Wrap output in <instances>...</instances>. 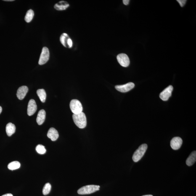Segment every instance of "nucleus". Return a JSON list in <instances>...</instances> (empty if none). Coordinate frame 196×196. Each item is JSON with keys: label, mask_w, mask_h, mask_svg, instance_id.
I'll list each match as a JSON object with an SVG mask.
<instances>
[{"label": "nucleus", "mask_w": 196, "mask_h": 196, "mask_svg": "<svg viewBox=\"0 0 196 196\" xmlns=\"http://www.w3.org/2000/svg\"><path fill=\"white\" fill-rule=\"evenodd\" d=\"M47 136L49 139L53 141L57 140L59 136V133L57 130L54 128H49L48 131Z\"/></svg>", "instance_id": "12"}, {"label": "nucleus", "mask_w": 196, "mask_h": 196, "mask_svg": "<svg viewBox=\"0 0 196 196\" xmlns=\"http://www.w3.org/2000/svg\"><path fill=\"white\" fill-rule=\"evenodd\" d=\"M70 107L73 114H79L83 111V106L81 103L78 99H74L71 101L70 103Z\"/></svg>", "instance_id": "4"}, {"label": "nucleus", "mask_w": 196, "mask_h": 196, "mask_svg": "<svg viewBox=\"0 0 196 196\" xmlns=\"http://www.w3.org/2000/svg\"><path fill=\"white\" fill-rule=\"evenodd\" d=\"M49 49L46 47H43L38 61V64L40 65H42L46 64L49 60Z\"/></svg>", "instance_id": "5"}, {"label": "nucleus", "mask_w": 196, "mask_h": 196, "mask_svg": "<svg viewBox=\"0 0 196 196\" xmlns=\"http://www.w3.org/2000/svg\"><path fill=\"white\" fill-rule=\"evenodd\" d=\"M37 152L41 155H43L46 153V150L44 146L41 144H38L36 148Z\"/></svg>", "instance_id": "22"}, {"label": "nucleus", "mask_w": 196, "mask_h": 196, "mask_svg": "<svg viewBox=\"0 0 196 196\" xmlns=\"http://www.w3.org/2000/svg\"><path fill=\"white\" fill-rule=\"evenodd\" d=\"M177 1L179 3L181 7H184L185 4L187 1L186 0H177Z\"/></svg>", "instance_id": "23"}, {"label": "nucleus", "mask_w": 196, "mask_h": 196, "mask_svg": "<svg viewBox=\"0 0 196 196\" xmlns=\"http://www.w3.org/2000/svg\"><path fill=\"white\" fill-rule=\"evenodd\" d=\"M70 38L68 34L66 33H63L61 35L60 37V41L62 45L65 47H68L67 44V41L68 38Z\"/></svg>", "instance_id": "19"}, {"label": "nucleus", "mask_w": 196, "mask_h": 196, "mask_svg": "<svg viewBox=\"0 0 196 196\" xmlns=\"http://www.w3.org/2000/svg\"><path fill=\"white\" fill-rule=\"evenodd\" d=\"M37 109L36 102L34 99H31L28 102L27 108V114L29 116H31L36 112Z\"/></svg>", "instance_id": "10"}, {"label": "nucleus", "mask_w": 196, "mask_h": 196, "mask_svg": "<svg viewBox=\"0 0 196 196\" xmlns=\"http://www.w3.org/2000/svg\"><path fill=\"white\" fill-rule=\"evenodd\" d=\"M130 1L129 0H123V4L125 5H128L129 4Z\"/></svg>", "instance_id": "25"}, {"label": "nucleus", "mask_w": 196, "mask_h": 196, "mask_svg": "<svg viewBox=\"0 0 196 196\" xmlns=\"http://www.w3.org/2000/svg\"><path fill=\"white\" fill-rule=\"evenodd\" d=\"M142 196H153L151 195H143Z\"/></svg>", "instance_id": "29"}, {"label": "nucleus", "mask_w": 196, "mask_h": 196, "mask_svg": "<svg viewBox=\"0 0 196 196\" xmlns=\"http://www.w3.org/2000/svg\"><path fill=\"white\" fill-rule=\"evenodd\" d=\"M37 94L39 97L40 100L42 102H45L46 98V94L44 89H38L37 91Z\"/></svg>", "instance_id": "17"}, {"label": "nucleus", "mask_w": 196, "mask_h": 196, "mask_svg": "<svg viewBox=\"0 0 196 196\" xmlns=\"http://www.w3.org/2000/svg\"><path fill=\"white\" fill-rule=\"evenodd\" d=\"M100 186L95 185H89L80 188L78 191V193L80 195L89 194L99 190Z\"/></svg>", "instance_id": "2"}, {"label": "nucleus", "mask_w": 196, "mask_h": 196, "mask_svg": "<svg viewBox=\"0 0 196 196\" xmlns=\"http://www.w3.org/2000/svg\"><path fill=\"white\" fill-rule=\"evenodd\" d=\"M73 119L75 125L78 128H83L86 126V118L84 113L82 112L78 114H73Z\"/></svg>", "instance_id": "1"}, {"label": "nucleus", "mask_w": 196, "mask_h": 196, "mask_svg": "<svg viewBox=\"0 0 196 196\" xmlns=\"http://www.w3.org/2000/svg\"><path fill=\"white\" fill-rule=\"evenodd\" d=\"M1 196H13L12 194H7Z\"/></svg>", "instance_id": "26"}, {"label": "nucleus", "mask_w": 196, "mask_h": 196, "mask_svg": "<svg viewBox=\"0 0 196 196\" xmlns=\"http://www.w3.org/2000/svg\"><path fill=\"white\" fill-rule=\"evenodd\" d=\"M34 13L33 11L31 9L27 11L25 17V20L27 23H30L33 20L34 17Z\"/></svg>", "instance_id": "18"}, {"label": "nucleus", "mask_w": 196, "mask_h": 196, "mask_svg": "<svg viewBox=\"0 0 196 196\" xmlns=\"http://www.w3.org/2000/svg\"><path fill=\"white\" fill-rule=\"evenodd\" d=\"M4 1H14V0H4Z\"/></svg>", "instance_id": "28"}, {"label": "nucleus", "mask_w": 196, "mask_h": 196, "mask_svg": "<svg viewBox=\"0 0 196 196\" xmlns=\"http://www.w3.org/2000/svg\"><path fill=\"white\" fill-rule=\"evenodd\" d=\"M70 5L66 1H59L57 4L54 6V9L57 10L62 11L65 10L69 7Z\"/></svg>", "instance_id": "14"}, {"label": "nucleus", "mask_w": 196, "mask_h": 196, "mask_svg": "<svg viewBox=\"0 0 196 196\" xmlns=\"http://www.w3.org/2000/svg\"><path fill=\"white\" fill-rule=\"evenodd\" d=\"M2 109L1 106H0V114L1 113V112H2Z\"/></svg>", "instance_id": "27"}, {"label": "nucleus", "mask_w": 196, "mask_h": 196, "mask_svg": "<svg viewBox=\"0 0 196 196\" xmlns=\"http://www.w3.org/2000/svg\"><path fill=\"white\" fill-rule=\"evenodd\" d=\"M46 113L43 110H40L38 112L36 118V122L38 125H41L44 122L46 118Z\"/></svg>", "instance_id": "13"}, {"label": "nucleus", "mask_w": 196, "mask_h": 196, "mask_svg": "<svg viewBox=\"0 0 196 196\" xmlns=\"http://www.w3.org/2000/svg\"><path fill=\"white\" fill-rule=\"evenodd\" d=\"M117 59L119 63L123 67L128 66L130 64L129 58L127 54H120L117 56Z\"/></svg>", "instance_id": "6"}, {"label": "nucleus", "mask_w": 196, "mask_h": 196, "mask_svg": "<svg viewBox=\"0 0 196 196\" xmlns=\"http://www.w3.org/2000/svg\"><path fill=\"white\" fill-rule=\"evenodd\" d=\"M134 83L130 82L123 85H118L115 86V89L120 92L125 93L131 91L134 87Z\"/></svg>", "instance_id": "8"}, {"label": "nucleus", "mask_w": 196, "mask_h": 196, "mask_svg": "<svg viewBox=\"0 0 196 196\" xmlns=\"http://www.w3.org/2000/svg\"><path fill=\"white\" fill-rule=\"evenodd\" d=\"M182 140L179 137H175L171 139L170 146L173 150H177L181 147L182 144Z\"/></svg>", "instance_id": "9"}, {"label": "nucleus", "mask_w": 196, "mask_h": 196, "mask_svg": "<svg viewBox=\"0 0 196 196\" xmlns=\"http://www.w3.org/2000/svg\"><path fill=\"white\" fill-rule=\"evenodd\" d=\"M51 184L49 183H46L43 187V195H46L49 194L51 190Z\"/></svg>", "instance_id": "21"}, {"label": "nucleus", "mask_w": 196, "mask_h": 196, "mask_svg": "<svg viewBox=\"0 0 196 196\" xmlns=\"http://www.w3.org/2000/svg\"><path fill=\"white\" fill-rule=\"evenodd\" d=\"M173 89V86H170L165 88L160 94V99L164 101L168 100L170 97H171V96Z\"/></svg>", "instance_id": "7"}, {"label": "nucleus", "mask_w": 196, "mask_h": 196, "mask_svg": "<svg viewBox=\"0 0 196 196\" xmlns=\"http://www.w3.org/2000/svg\"><path fill=\"white\" fill-rule=\"evenodd\" d=\"M28 88L26 86H22L18 88L17 91V96L20 100H22L25 97L28 92Z\"/></svg>", "instance_id": "11"}, {"label": "nucleus", "mask_w": 196, "mask_h": 196, "mask_svg": "<svg viewBox=\"0 0 196 196\" xmlns=\"http://www.w3.org/2000/svg\"><path fill=\"white\" fill-rule=\"evenodd\" d=\"M20 162L17 161H13L9 163L8 165V168L9 170H13L18 169L20 168Z\"/></svg>", "instance_id": "20"}, {"label": "nucleus", "mask_w": 196, "mask_h": 196, "mask_svg": "<svg viewBox=\"0 0 196 196\" xmlns=\"http://www.w3.org/2000/svg\"><path fill=\"white\" fill-rule=\"evenodd\" d=\"M16 127L12 123H9L6 126V132L8 136H11L15 133Z\"/></svg>", "instance_id": "16"}, {"label": "nucleus", "mask_w": 196, "mask_h": 196, "mask_svg": "<svg viewBox=\"0 0 196 196\" xmlns=\"http://www.w3.org/2000/svg\"><path fill=\"white\" fill-rule=\"evenodd\" d=\"M147 148V144H141L134 152L133 155L132 159L134 162H137L143 157Z\"/></svg>", "instance_id": "3"}, {"label": "nucleus", "mask_w": 196, "mask_h": 196, "mask_svg": "<svg viewBox=\"0 0 196 196\" xmlns=\"http://www.w3.org/2000/svg\"><path fill=\"white\" fill-rule=\"evenodd\" d=\"M196 160V152L193 151L191 153L186 160V163L187 166H190L195 163Z\"/></svg>", "instance_id": "15"}, {"label": "nucleus", "mask_w": 196, "mask_h": 196, "mask_svg": "<svg viewBox=\"0 0 196 196\" xmlns=\"http://www.w3.org/2000/svg\"><path fill=\"white\" fill-rule=\"evenodd\" d=\"M67 44H68V47L71 48L73 45V42L71 38H69L67 41Z\"/></svg>", "instance_id": "24"}]
</instances>
